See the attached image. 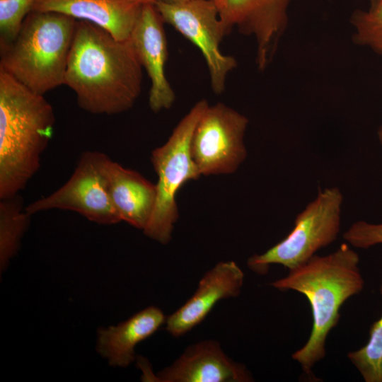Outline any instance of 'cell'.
I'll return each mask as SVG.
<instances>
[{"instance_id": "cell-1", "label": "cell", "mask_w": 382, "mask_h": 382, "mask_svg": "<svg viewBox=\"0 0 382 382\" xmlns=\"http://www.w3.org/2000/svg\"><path fill=\"white\" fill-rule=\"evenodd\" d=\"M142 68L130 39L118 40L101 27L77 20L64 85L81 109L107 115L130 110L141 91Z\"/></svg>"}, {"instance_id": "cell-2", "label": "cell", "mask_w": 382, "mask_h": 382, "mask_svg": "<svg viewBox=\"0 0 382 382\" xmlns=\"http://www.w3.org/2000/svg\"><path fill=\"white\" fill-rule=\"evenodd\" d=\"M359 257L347 243L324 256L313 255L302 265L270 284L279 290H294L308 299L313 325L305 345L292 358L310 375L313 366L325 357V342L340 318V309L364 289Z\"/></svg>"}, {"instance_id": "cell-3", "label": "cell", "mask_w": 382, "mask_h": 382, "mask_svg": "<svg viewBox=\"0 0 382 382\" xmlns=\"http://www.w3.org/2000/svg\"><path fill=\"white\" fill-rule=\"evenodd\" d=\"M54 123L43 95L0 69V199L20 194L37 172Z\"/></svg>"}, {"instance_id": "cell-4", "label": "cell", "mask_w": 382, "mask_h": 382, "mask_svg": "<svg viewBox=\"0 0 382 382\" xmlns=\"http://www.w3.org/2000/svg\"><path fill=\"white\" fill-rule=\"evenodd\" d=\"M77 20L30 11L16 40L0 48V69L36 93L63 85Z\"/></svg>"}, {"instance_id": "cell-5", "label": "cell", "mask_w": 382, "mask_h": 382, "mask_svg": "<svg viewBox=\"0 0 382 382\" xmlns=\"http://www.w3.org/2000/svg\"><path fill=\"white\" fill-rule=\"evenodd\" d=\"M209 105L205 99L197 101L178 122L166 142L151 151L150 159L158 177L156 197L143 232L161 244L170 242L179 217L175 199L178 192L186 183L201 176L192 158L191 141L197 122Z\"/></svg>"}, {"instance_id": "cell-6", "label": "cell", "mask_w": 382, "mask_h": 382, "mask_svg": "<svg viewBox=\"0 0 382 382\" xmlns=\"http://www.w3.org/2000/svg\"><path fill=\"white\" fill-rule=\"evenodd\" d=\"M342 201V194L336 187L319 191L297 215L290 233L265 253L250 257L248 267L265 274L272 264L291 270L306 262L318 250L336 240L340 231Z\"/></svg>"}, {"instance_id": "cell-7", "label": "cell", "mask_w": 382, "mask_h": 382, "mask_svg": "<svg viewBox=\"0 0 382 382\" xmlns=\"http://www.w3.org/2000/svg\"><path fill=\"white\" fill-rule=\"evenodd\" d=\"M107 156L96 151L82 153L69 179L52 194L28 204L25 211L33 215L50 209L69 210L103 225L122 221L108 190L104 170Z\"/></svg>"}, {"instance_id": "cell-8", "label": "cell", "mask_w": 382, "mask_h": 382, "mask_svg": "<svg viewBox=\"0 0 382 382\" xmlns=\"http://www.w3.org/2000/svg\"><path fill=\"white\" fill-rule=\"evenodd\" d=\"M156 8L164 23L193 43L202 54L216 95L226 88V79L238 65L232 56L223 54L220 44L228 34L214 0H189L178 4L158 1Z\"/></svg>"}, {"instance_id": "cell-9", "label": "cell", "mask_w": 382, "mask_h": 382, "mask_svg": "<svg viewBox=\"0 0 382 382\" xmlns=\"http://www.w3.org/2000/svg\"><path fill=\"white\" fill-rule=\"evenodd\" d=\"M249 120L222 103L209 105L191 141L192 158L204 176L232 174L247 156L244 144Z\"/></svg>"}, {"instance_id": "cell-10", "label": "cell", "mask_w": 382, "mask_h": 382, "mask_svg": "<svg viewBox=\"0 0 382 382\" xmlns=\"http://www.w3.org/2000/svg\"><path fill=\"white\" fill-rule=\"evenodd\" d=\"M228 34L233 28L253 37L255 62L260 71L272 60L288 25L292 0H214Z\"/></svg>"}, {"instance_id": "cell-11", "label": "cell", "mask_w": 382, "mask_h": 382, "mask_svg": "<svg viewBox=\"0 0 382 382\" xmlns=\"http://www.w3.org/2000/svg\"><path fill=\"white\" fill-rule=\"evenodd\" d=\"M163 23L155 4L145 3L129 37L150 79L149 105L155 113L170 108L175 100L165 74L168 52Z\"/></svg>"}, {"instance_id": "cell-12", "label": "cell", "mask_w": 382, "mask_h": 382, "mask_svg": "<svg viewBox=\"0 0 382 382\" xmlns=\"http://www.w3.org/2000/svg\"><path fill=\"white\" fill-rule=\"evenodd\" d=\"M244 274L234 261H222L207 271L193 295L166 318V330L173 337L186 334L202 323L222 299L238 296Z\"/></svg>"}, {"instance_id": "cell-13", "label": "cell", "mask_w": 382, "mask_h": 382, "mask_svg": "<svg viewBox=\"0 0 382 382\" xmlns=\"http://www.w3.org/2000/svg\"><path fill=\"white\" fill-rule=\"evenodd\" d=\"M162 382H249L253 376L242 364L229 358L219 343L203 340L186 348L170 366L158 372Z\"/></svg>"}, {"instance_id": "cell-14", "label": "cell", "mask_w": 382, "mask_h": 382, "mask_svg": "<svg viewBox=\"0 0 382 382\" xmlns=\"http://www.w3.org/2000/svg\"><path fill=\"white\" fill-rule=\"evenodd\" d=\"M144 4L132 0H35L31 11L57 12L89 21L123 41L129 39Z\"/></svg>"}, {"instance_id": "cell-15", "label": "cell", "mask_w": 382, "mask_h": 382, "mask_svg": "<svg viewBox=\"0 0 382 382\" xmlns=\"http://www.w3.org/2000/svg\"><path fill=\"white\" fill-rule=\"evenodd\" d=\"M104 170L112 202L121 221L143 231L154 208L156 184L109 156L105 159Z\"/></svg>"}, {"instance_id": "cell-16", "label": "cell", "mask_w": 382, "mask_h": 382, "mask_svg": "<svg viewBox=\"0 0 382 382\" xmlns=\"http://www.w3.org/2000/svg\"><path fill=\"white\" fill-rule=\"evenodd\" d=\"M166 320L160 308L149 306L117 325L100 329L97 351L110 365L125 368L134 361L137 344L152 335Z\"/></svg>"}, {"instance_id": "cell-17", "label": "cell", "mask_w": 382, "mask_h": 382, "mask_svg": "<svg viewBox=\"0 0 382 382\" xmlns=\"http://www.w3.org/2000/svg\"><path fill=\"white\" fill-rule=\"evenodd\" d=\"M31 216L25 211L20 194L0 199L1 271L5 270L10 260L17 254Z\"/></svg>"}, {"instance_id": "cell-18", "label": "cell", "mask_w": 382, "mask_h": 382, "mask_svg": "<svg viewBox=\"0 0 382 382\" xmlns=\"http://www.w3.org/2000/svg\"><path fill=\"white\" fill-rule=\"evenodd\" d=\"M380 292L382 294V280ZM347 358L364 381L382 382V316L371 325L367 343L349 352Z\"/></svg>"}, {"instance_id": "cell-19", "label": "cell", "mask_w": 382, "mask_h": 382, "mask_svg": "<svg viewBox=\"0 0 382 382\" xmlns=\"http://www.w3.org/2000/svg\"><path fill=\"white\" fill-rule=\"evenodd\" d=\"M350 23L354 43L382 54V0L371 4L367 10H356Z\"/></svg>"}, {"instance_id": "cell-20", "label": "cell", "mask_w": 382, "mask_h": 382, "mask_svg": "<svg viewBox=\"0 0 382 382\" xmlns=\"http://www.w3.org/2000/svg\"><path fill=\"white\" fill-rule=\"evenodd\" d=\"M35 0H0V48L17 37Z\"/></svg>"}, {"instance_id": "cell-21", "label": "cell", "mask_w": 382, "mask_h": 382, "mask_svg": "<svg viewBox=\"0 0 382 382\" xmlns=\"http://www.w3.org/2000/svg\"><path fill=\"white\" fill-rule=\"evenodd\" d=\"M343 238L352 246L361 249L382 244V224L356 221L343 233Z\"/></svg>"}, {"instance_id": "cell-22", "label": "cell", "mask_w": 382, "mask_h": 382, "mask_svg": "<svg viewBox=\"0 0 382 382\" xmlns=\"http://www.w3.org/2000/svg\"><path fill=\"white\" fill-rule=\"evenodd\" d=\"M158 1H161L166 3H169V4H178V3L185 2L189 0H158Z\"/></svg>"}, {"instance_id": "cell-23", "label": "cell", "mask_w": 382, "mask_h": 382, "mask_svg": "<svg viewBox=\"0 0 382 382\" xmlns=\"http://www.w3.org/2000/svg\"><path fill=\"white\" fill-rule=\"evenodd\" d=\"M378 137L381 144L382 145V126L378 130Z\"/></svg>"}, {"instance_id": "cell-24", "label": "cell", "mask_w": 382, "mask_h": 382, "mask_svg": "<svg viewBox=\"0 0 382 382\" xmlns=\"http://www.w3.org/2000/svg\"><path fill=\"white\" fill-rule=\"evenodd\" d=\"M132 1H141L143 3L156 4L158 0H132Z\"/></svg>"}, {"instance_id": "cell-25", "label": "cell", "mask_w": 382, "mask_h": 382, "mask_svg": "<svg viewBox=\"0 0 382 382\" xmlns=\"http://www.w3.org/2000/svg\"><path fill=\"white\" fill-rule=\"evenodd\" d=\"M377 0H370L371 4L376 1Z\"/></svg>"}]
</instances>
